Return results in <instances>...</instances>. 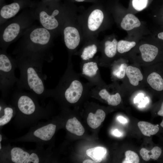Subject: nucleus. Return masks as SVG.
Listing matches in <instances>:
<instances>
[{"mask_svg": "<svg viewBox=\"0 0 163 163\" xmlns=\"http://www.w3.org/2000/svg\"><path fill=\"white\" fill-rule=\"evenodd\" d=\"M10 102L16 110L13 123L18 129L33 126L41 120L47 119L50 114V106H40L38 97L30 92L17 89Z\"/></svg>", "mask_w": 163, "mask_h": 163, "instance_id": "f257e3e1", "label": "nucleus"}, {"mask_svg": "<svg viewBox=\"0 0 163 163\" xmlns=\"http://www.w3.org/2000/svg\"><path fill=\"white\" fill-rule=\"evenodd\" d=\"M83 163H96L94 161H92L90 159L85 160L83 162Z\"/></svg>", "mask_w": 163, "mask_h": 163, "instance_id": "e433bc0d", "label": "nucleus"}, {"mask_svg": "<svg viewBox=\"0 0 163 163\" xmlns=\"http://www.w3.org/2000/svg\"><path fill=\"white\" fill-rule=\"evenodd\" d=\"M35 3L30 0H16L10 4L2 6L0 10V25L14 17L22 9L32 7Z\"/></svg>", "mask_w": 163, "mask_h": 163, "instance_id": "9b49d317", "label": "nucleus"}, {"mask_svg": "<svg viewBox=\"0 0 163 163\" xmlns=\"http://www.w3.org/2000/svg\"><path fill=\"white\" fill-rule=\"evenodd\" d=\"M104 18V14L102 11L96 9L92 11L88 17V26L91 31L97 30L101 24Z\"/></svg>", "mask_w": 163, "mask_h": 163, "instance_id": "f3484780", "label": "nucleus"}, {"mask_svg": "<svg viewBox=\"0 0 163 163\" xmlns=\"http://www.w3.org/2000/svg\"><path fill=\"white\" fill-rule=\"evenodd\" d=\"M148 102V98L147 97H146L144 101H143L141 103L139 104V106L140 107H144L145 105Z\"/></svg>", "mask_w": 163, "mask_h": 163, "instance_id": "f704fd0d", "label": "nucleus"}, {"mask_svg": "<svg viewBox=\"0 0 163 163\" xmlns=\"http://www.w3.org/2000/svg\"><path fill=\"white\" fill-rule=\"evenodd\" d=\"M14 0L15 1V0Z\"/></svg>", "mask_w": 163, "mask_h": 163, "instance_id": "79ce46f5", "label": "nucleus"}, {"mask_svg": "<svg viewBox=\"0 0 163 163\" xmlns=\"http://www.w3.org/2000/svg\"><path fill=\"white\" fill-rule=\"evenodd\" d=\"M158 115L163 116V102L161 104L160 109L158 112Z\"/></svg>", "mask_w": 163, "mask_h": 163, "instance_id": "c9c22d12", "label": "nucleus"}, {"mask_svg": "<svg viewBox=\"0 0 163 163\" xmlns=\"http://www.w3.org/2000/svg\"><path fill=\"white\" fill-rule=\"evenodd\" d=\"M52 32L42 26H32L22 35L13 51L16 56L30 57L50 62L53 59L50 49Z\"/></svg>", "mask_w": 163, "mask_h": 163, "instance_id": "f03ea898", "label": "nucleus"}, {"mask_svg": "<svg viewBox=\"0 0 163 163\" xmlns=\"http://www.w3.org/2000/svg\"><path fill=\"white\" fill-rule=\"evenodd\" d=\"M80 74L74 70L71 59L68 60L67 68L56 87L48 89V96L52 97L63 103H77L85 94L91 92L93 86L85 83L80 79Z\"/></svg>", "mask_w": 163, "mask_h": 163, "instance_id": "20e7f679", "label": "nucleus"}, {"mask_svg": "<svg viewBox=\"0 0 163 163\" xmlns=\"http://www.w3.org/2000/svg\"><path fill=\"white\" fill-rule=\"evenodd\" d=\"M18 67L15 59L7 54L6 51H0V89L2 98L4 99L9 94L14 84L18 81L14 74Z\"/></svg>", "mask_w": 163, "mask_h": 163, "instance_id": "6e6552de", "label": "nucleus"}, {"mask_svg": "<svg viewBox=\"0 0 163 163\" xmlns=\"http://www.w3.org/2000/svg\"><path fill=\"white\" fill-rule=\"evenodd\" d=\"M161 153V149L158 146L154 147L151 150L149 151L144 148H142L140 151V154L143 159L148 161L152 158L157 159Z\"/></svg>", "mask_w": 163, "mask_h": 163, "instance_id": "bb28decb", "label": "nucleus"}, {"mask_svg": "<svg viewBox=\"0 0 163 163\" xmlns=\"http://www.w3.org/2000/svg\"><path fill=\"white\" fill-rule=\"evenodd\" d=\"M147 80L149 85L154 90L158 91L163 90V79L158 73L152 72L148 76Z\"/></svg>", "mask_w": 163, "mask_h": 163, "instance_id": "5701e85b", "label": "nucleus"}, {"mask_svg": "<svg viewBox=\"0 0 163 163\" xmlns=\"http://www.w3.org/2000/svg\"><path fill=\"white\" fill-rule=\"evenodd\" d=\"M127 65L125 63L119 64L114 63L112 66L111 75L114 80L121 79L124 78L126 74Z\"/></svg>", "mask_w": 163, "mask_h": 163, "instance_id": "a878e982", "label": "nucleus"}, {"mask_svg": "<svg viewBox=\"0 0 163 163\" xmlns=\"http://www.w3.org/2000/svg\"><path fill=\"white\" fill-rule=\"evenodd\" d=\"M154 38L157 43L163 45V27L156 32Z\"/></svg>", "mask_w": 163, "mask_h": 163, "instance_id": "2f4dec72", "label": "nucleus"}, {"mask_svg": "<svg viewBox=\"0 0 163 163\" xmlns=\"http://www.w3.org/2000/svg\"><path fill=\"white\" fill-rule=\"evenodd\" d=\"M148 0H132V4L133 8L136 10L140 11L147 6Z\"/></svg>", "mask_w": 163, "mask_h": 163, "instance_id": "c756f323", "label": "nucleus"}, {"mask_svg": "<svg viewBox=\"0 0 163 163\" xmlns=\"http://www.w3.org/2000/svg\"><path fill=\"white\" fill-rule=\"evenodd\" d=\"M141 24V22L137 17L133 14L128 13L122 19L120 26L123 30L129 31L139 27Z\"/></svg>", "mask_w": 163, "mask_h": 163, "instance_id": "6ab92c4d", "label": "nucleus"}, {"mask_svg": "<svg viewBox=\"0 0 163 163\" xmlns=\"http://www.w3.org/2000/svg\"><path fill=\"white\" fill-rule=\"evenodd\" d=\"M99 66V59H97L82 61L81 63V76L85 78L93 86L106 85L101 78Z\"/></svg>", "mask_w": 163, "mask_h": 163, "instance_id": "9d476101", "label": "nucleus"}, {"mask_svg": "<svg viewBox=\"0 0 163 163\" xmlns=\"http://www.w3.org/2000/svg\"><path fill=\"white\" fill-rule=\"evenodd\" d=\"M138 126L142 134L146 136H150L155 135L159 130L157 125H153L145 121L139 122L138 123Z\"/></svg>", "mask_w": 163, "mask_h": 163, "instance_id": "393cba45", "label": "nucleus"}, {"mask_svg": "<svg viewBox=\"0 0 163 163\" xmlns=\"http://www.w3.org/2000/svg\"><path fill=\"white\" fill-rule=\"evenodd\" d=\"M35 18L41 26L51 32L57 29L59 26L57 17L60 14V10L55 7L52 2L41 1L35 4L31 8Z\"/></svg>", "mask_w": 163, "mask_h": 163, "instance_id": "1a4fd4ad", "label": "nucleus"}, {"mask_svg": "<svg viewBox=\"0 0 163 163\" xmlns=\"http://www.w3.org/2000/svg\"><path fill=\"white\" fill-rule=\"evenodd\" d=\"M139 49L142 60L146 62H150L153 61L159 53L158 47L151 44H142L139 46Z\"/></svg>", "mask_w": 163, "mask_h": 163, "instance_id": "dca6fc26", "label": "nucleus"}, {"mask_svg": "<svg viewBox=\"0 0 163 163\" xmlns=\"http://www.w3.org/2000/svg\"><path fill=\"white\" fill-rule=\"evenodd\" d=\"M107 149L102 147L97 146L87 149V155L96 163L101 162L105 157Z\"/></svg>", "mask_w": 163, "mask_h": 163, "instance_id": "4be33fe9", "label": "nucleus"}, {"mask_svg": "<svg viewBox=\"0 0 163 163\" xmlns=\"http://www.w3.org/2000/svg\"><path fill=\"white\" fill-rule=\"evenodd\" d=\"M136 45V43L134 41L120 40L118 42L117 51L120 53H123L130 50Z\"/></svg>", "mask_w": 163, "mask_h": 163, "instance_id": "cd10ccee", "label": "nucleus"}, {"mask_svg": "<svg viewBox=\"0 0 163 163\" xmlns=\"http://www.w3.org/2000/svg\"><path fill=\"white\" fill-rule=\"evenodd\" d=\"M66 129L70 133L81 136L85 132V129L81 123L75 117L69 119L65 125Z\"/></svg>", "mask_w": 163, "mask_h": 163, "instance_id": "412c9836", "label": "nucleus"}, {"mask_svg": "<svg viewBox=\"0 0 163 163\" xmlns=\"http://www.w3.org/2000/svg\"><path fill=\"white\" fill-rule=\"evenodd\" d=\"M117 119L121 123H126L127 122V120L124 117L121 116H119L117 117Z\"/></svg>", "mask_w": 163, "mask_h": 163, "instance_id": "473e14b6", "label": "nucleus"}, {"mask_svg": "<svg viewBox=\"0 0 163 163\" xmlns=\"http://www.w3.org/2000/svg\"><path fill=\"white\" fill-rule=\"evenodd\" d=\"M57 125L50 120L37 123L31 126L25 134L18 138L10 139V142H33L37 146L43 147L52 140L56 130Z\"/></svg>", "mask_w": 163, "mask_h": 163, "instance_id": "0eeeda50", "label": "nucleus"}, {"mask_svg": "<svg viewBox=\"0 0 163 163\" xmlns=\"http://www.w3.org/2000/svg\"><path fill=\"white\" fill-rule=\"evenodd\" d=\"M75 0L78 2H82L84 1L85 0Z\"/></svg>", "mask_w": 163, "mask_h": 163, "instance_id": "ea45409f", "label": "nucleus"}, {"mask_svg": "<svg viewBox=\"0 0 163 163\" xmlns=\"http://www.w3.org/2000/svg\"><path fill=\"white\" fill-rule=\"evenodd\" d=\"M36 20L31 8L0 25V46L6 51L8 46L32 26Z\"/></svg>", "mask_w": 163, "mask_h": 163, "instance_id": "39448f33", "label": "nucleus"}, {"mask_svg": "<svg viewBox=\"0 0 163 163\" xmlns=\"http://www.w3.org/2000/svg\"><path fill=\"white\" fill-rule=\"evenodd\" d=\"M126 75L130 83L134 86H137L139 82L143 79V76L140 70L138 68L131 66H127Z\"/></svg>", "mask_w": 163, "mask_h": 163, "instance_id": "aec40b11", "label": "nucleus"}, {"mask_svg": "<svg viewBox=\"0 0 163 163\" xmlns=\"http://www.w3.org/2000/svg\"><path fill=\"white\" fill-rule=\"evenodd\" d=\"M54 0H42V1L46 2H52Z\"/></svg>", "mask_w": 163, "mask_h": 163, "instance_id": "4c0bfd02", "label": "nucleus"}, {"mask_svg": "<svg viewBox=\"0 0 163 163\" xmlns=\"http://www.w3.org/2000/svg\"><path fill=\"white\" fill-rule=\"evenodd\" d=\"M2 136L1 133H0V142H2Z\"/></svg>", "mask_w": 163, "mask_h": 163, "instance_id": "58836bf2", "label": "nucleus"}, {"mask_svg": "<svg viewBox=\"0 0 163 163\" xmlns=\"http://www.w3.org/2000/svg\"><path fill=\"white\" fill-rule=\"evenodd\" d=\"M64 43L67 49L70 51L75 50L80 41V37L78 30L71 26L65 27L63 30Z\"/></svg>", "mask_w": 163, "mask_h": 163, "instance_id": "ddd939ff", "label": "nucleus"}, {"mask_svg": "<svg viewBox=\"0 0 163 163\" xmlns=\"http://www.w3.org/2000/svg\"><path fill=\"white\" fill-rule=\"evenodd\" d=\"M0 126L8 123L16 113L15 108L11 104H7L4 99L1 98L0 103Z\"/></svg>", "mask_w": 163, "mask_h": 163, "instance_id": "2eb2a0df", "label": "nucleus"}, {"mask_svg": "<svg viewBox=\"0 0 163 163\" xmlns=\"http://www.w3.org/2000/svg\"><path fill=\"white\" fill-rule=\"evenodd\" d=\"M98 47L95 43L88 44L84 46L80 53V56L82 61L92 59L97 53Z\"/></svg>", "mask_w": 163, "mask_h": 163, "instance_id": "b1692460", "label": "nucleus"}, {"mask_svg": "<svg viewBox=\"0 0 163 163\" xmlns=\"http://www.w3.org/2000/svg\"><path fill=\"white\" fill-rule=\"evenodd\" d=\"M105 115V113L102 109L98 108L95 113H89L87 118V123L91 128L96 129L104 121Z\"/></svg>", "mask_w": 163, "mask_h": 163, "instance_id": "a211bd4d", "label": "nucleus"}, {"mask_svg": "<svg viewBox=\"0 0 163 163\" xmlns=\"http://www.w3.org/2000/svg\"><path fill=\"white\" fill-rule=\"evenodd\" d=\"M160 125L162 127H163V120H162V122L160 123Z\"/></svg>", "mask_w": 163, "mask_h": 163, "instance_id": "a19ab883", "label": "nucleus"}, {"mask_svg": "<svg viewBox=\"0 0 163 163\" xmlns=\"http://www.w3.org/2000/svg\"><path fill=\"white\" fill-rule=\"evenodd\" d=\"M20 76L16 83L18 89L26 90L44 101L48 97V89L45 80L46 76L42 71L43 61L34 58L16 56Z\"/></svg>", "mask_w": 163, "mask_h": 163, "instance_id": "7ed1b4c3", "label": "nucleus"}, {"mask_svg": "<svg viewBox=\"0 0 163 163\" xmlns=\"http://www.w3.org/2000/svg\"><path fill=\"white\" fill-rule=\"evenodd\" d=\"M156 12L155 17L158 22L163 27V5Z\"/></svg>", "mask_w": 163, "mask_h": 163, "instance_id": "7c9ffc66", "label": "nucleus"}, {"mask_svg": "<svg viewBox=\"0 0 163 163\" xmlns=\"http://www.w3.org/2000/svg\"><path fill=\"white\" fill-rule=\"evenodd\" d=\"M118 42L115 38L112 40L105 41L103 49L104 56L99 60V66H105L109 65L110 59L115 57L117 52Z\"/></svg>", "mask_w": 163, "mask_h": 163, "instance_id": "4468645a", "label": "nucleus"}, {"mask_svg": "<svg viewBox=\"0 0 163 163\" xmlns=\"http://www.w3.org/2000/svg\"><path fill=\"white\" fill-rule=\"evenodd\" d=\"M113 134L117 137L120 136L121 135V133L117 129H115L113 131Z\"/></svg>", "mask_w": 163, "mask_h": 163, "instance_id": "72a5a7b5", "label": "nucleus"}, {"mask_svg": "<svg viewBox=\"0 0 163 163\" xmlns=\"http://www.w3.org/2000/svg\"><path fill=\"white\" fill-rule=\"evenodd\" d=\"M125 158L123 163H138L139 161V156L135 152L128 150L125 152Z\"/></svg>", "mask_w": 163, "mask_h": 163, "instance_id": "c85d7f7f", "label": "nucleus"}, {"mask_svg": "<svg viewBox=\"0 0 163 163\" xmlns=\"http://www.w3.org/2000/svg\"><path fill=\"white\" fill-rule=\"evenodd\" d=\"M110 85L102 86H95L91 89V93L94 96L107 102L109 105L116 106L120 103L121 98L120 93L110 92Z\"/></svg>", "mask_w": 163, "mask_h": 163, "instance_id": "f8f14e48", "label": "nucleus"}, {"mask_svg": "<svg viewBox=\"0 0 163 163\" xmlns=\"http://www.w3.org/2000/svg\"><path fill=\"white\" fill-rule=\"evenodd\" d=\"M49 150L37 146L36 149L27 150L23 148L2 145L0 150V163H39L50 161Z\"/></svg>", "mask_w": 163, "mask_h": 163, "instance_id": "423d86ee", "label": "nucleus"}]
</instances>
